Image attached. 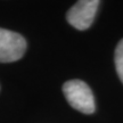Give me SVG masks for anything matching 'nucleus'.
<instances>
[{"instance_id":"nucleus-3","label":"nucleus","mask_w":123,"mask_h":123,"mask_svg":"<svg viewBox=\"0 0 123 123\" xmlns=\"http://www.w3.org/2000/svg\"><path fill=\"white\" fill-rule=\"evenodd\" d=\"M100 1L98 0H80L72 6L66 14L70 25L79 31L88 30L95 19Z\"/></svg>"},{"instance_id":"nucleus-2","label":"nucleus","mask_w":123,"mask_h":123,"mask_svg":"<svg viewBox=\"0 0 123 123\" xmlns=\"http://www.w3.org/2000/svg\"><path fill=\"white\" fill-rule=\"evenodd\" d=\"M26 40L17 32L0 27V63L16 62L26 51Z\"/></svg>"},{"instance_id":"nucleus-1","label":"nucleus","mask_w":123,"mask_h":123,"mask_svg":"<svg viewBox=\"0 0 123 123\" xmlns=\"http://www.w3.org/2000/svg\"><path fill=\"white\" fill-rule=\"evenodd\" d=\"M63 92L67 103L83 114H92L96 110L91 89L82 80H70L63 84Z\"/></svg>"},{"instance_id":"nucleus-4","label":"nucleus","mask_w":123,"mask_h":123,"mask_svg":"<svg viewBox=\"0 0 123 123\" xmlns=\"http://www.w3.org/2000/svg\"><path fill=\"white\" fill-rule=\"evenodd\" d=\"M114 62H115V67H116V73L119 75V79L121 80V82L123 83V39L116 46Z\"/></svg>"}]
</instances>
